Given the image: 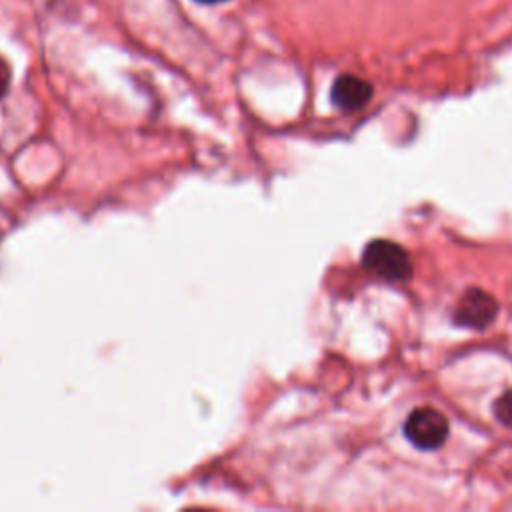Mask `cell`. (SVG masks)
I'll use <instances>...</instances> for the list:
<instances>
[{"instance_id":"1","label":"cell","mask_w":512,"mask_h":512,"mask_svg":"<svg viewBox=\"0 0 512 512\" xmlns=\"http://www.w3.org/2000/svg\"><path fill=\"white\" fill-rule=\"evenodd\" d=\"M362 264L368 272L384 280H408L412 276V262L408 252L384 238H376L366 244L362 252Z\"/></svg>"},{"instance_id":"2","label":"cell","mask_w":512,"mask_h":512,"mask_svg":"<svg viewBox=\"0 0 512 512\" xmlns=\"http://www.w3.org/2000/svg\"><path fill=\"white\" fill-rule=\"evenodd\" d=\"M448 420L442 412L430 406L416 408L404 422V436L420 450H436L448 438Z\"/></svg>"},{"instance_id":"3","label":"cell","mask_w":512,"mask_h":512,"mask_svg":"<svg viewBox=\"0 0 512 512\" xmlns=\"http://www.w3.org/2000/svg\"><path fill=\"white\" fill-rule=\"evenodd\" d=\"M498 312V302L482 288H468L454 310V322L466 328H486Z\"/></svg>"},{"instance_id":"4","label":"cell","mask_w":512,"mask_h":512,"mask_svg":"<svg viewBox=\"0 0 512 512\" xmlns=\"http://www.w3.org/2000/svg\"><path fill=\"white\" fill-rule=\"evenodd\" d=\"M332 102L346 112L360 110L372 98V84L354 74H342L332 84Z\"/></svg>"},{"instance_id":"5","label":"cell","mask_w":512,"mask_h":512,"mask_svg":"<svg viewBox=\"0 0 512 512\" xmlns=\"http://www.w3.org/2000/svg\"><path fill=\"white\" fill-rule=\"evenodd\" d=\"M494 416L508 428H512V390H506L494 402Z\"/></svg>"},{"instance_id":"6","label":"cell","mask_w":512,"mask_h":512,"mask_svg":"<svg viewBox=\"0 0 512 512\" xmlns=\"http://www.w3.org/2000/svg\"><path fill=\"white\" fill-rule=\"evenodd\" d=\"M8 82H10V68H8V64L0 58V96L6 92Z\"/></svg>"},{"instance_id":"7","label":"cell","mask_w":512,"mask_h":512,"mask_svg":"<svg viewBox=\"0 0 512 512\" xmlns=\"http://www.w3.org/2000/svg\"><path fill=\"white\" fill-rule=\"evenodd\" d=\"M196 2H202V4H218V2H224V0H196Z\"/></svg>"}]
</instances>
